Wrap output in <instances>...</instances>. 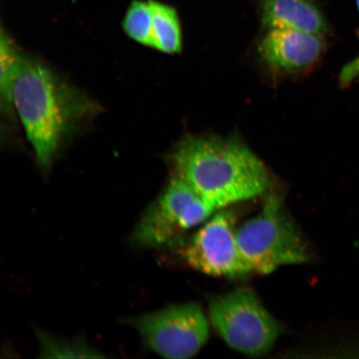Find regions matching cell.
<instances>
[{
  "instance_id": "1",
  "label": "cell",
  "mask_w": 359,
  "mask_h": 359,
  "mask_svg": "<svg viewBox=\"0 0 359 359\" xmlns=\"http://www.w3.org/2000/svg\"><path fill=\"white\" fill-rule=\"evenodd\" d=\"M12 97L36 160L45 170L67 137L97 109L79 89L25 53L17 62Z\"/></svg>"
},
{
  "instance_id": "2",
  "label": "cell",
  "mask_w": 359,
  "mask_h": 359,
  "mask_svg": "<svg viewBox=\"0 0 359 359\" xmlns=\"http://www.w3.org/2000/svg\"><path fill=\"white\" fill-rule=\"evenodd\" d=\"M172 161L176 175L215 210L255 198L267 189L262 161L231 139L187 137L174 150Z\"/></svg>"
},
{
  "instance_id": "3",
  "label": "cell",
  "mask_w": 359,
  "mask_h": 359,
  "mask_svg": "<svg viewBox=\"0 0 359 359\" xmlns=\"http://www.w3.org/2000/svg\"><path fill=\"white\" fill-rule=\"evenodd\" d=\"M236 240L252 271L263 275L311 259L306 242L286 213L280 196L267 197L259 214L237 228Z\"/></svg>"
},
{
  "instance_id": "4",
  "label": "cell",
  "mask_w": 359,
  "mask_h": 359,
  "mask_svg": "<svg viewBox=\"0 0 359 359\" xmlns=\"http://www.w3.org/2000/svg\"><path fill=\"white\" fill-rule=\"evenodd\" d=\"M209 318L228 346L250 357L271 351L282 332L280 322L246 288L210 299Z\"/></svg>"
},
{
  "instance_id": "5",
  "label": "cell",
  "mask_w": 359,
  "mask_h": 359,
  "mask_svg": "<svg viewBox=\"0 0 359 359\" xmlns=\"http://www.w3.org/2000/svg\"><path fill=\"white\" fill-rule=\"evenodd\" d=\"M177 175L158 198L148 206L135 227L131 241L139 248H156L173 243L191 229L217 212Z\"/></svg>"
},
{
  "instance_id": "6",
  "label": "cell",
  "mask_w": 359,
  "mask_h": 359,
  "mask_svg": "<svg viewBox=\"0 0 359 359\" xmlns=\"http://www.w3.org/2000/svg\"><path fill=\"white\" fill-rule=\"evenodd\" d=\"M145 346L170 359L194 357L209 339L208 318L198 304L172 305L130 320Z\"/></svg>"
},
{
  "instance_id": "7",
  "label": "cell",
  "mask_w": 359,
  "mask_h": 359,
  "mask_svg": "<svg viewBox=\"0 0 359 359\" xmlns=\"http://www.w3.org/2000/svg\"><path fill=\"white\" fill-rule=\"evenodd\" d=\"M236 226L231 210L214 214L182 249L188 266L215 277L239 278L253 272L238 246Z\"/></svg>"
},
{
  "instance_id": "8",
  "label": "cell",
  "mask_w": 359,
  "mask_h": 359,
  "mask_svg": "<svg viewBox=\"0 0 359 359\" xmlns=\"http://www.w3.org/2000/svg\"><path fill=\"white\" fill-rule=\"evenodd\" d=\"M323 36L291 29H269L260 43L259 52L273 69L295 72L307 69L325 50Z\"/></svg>"
},
{
  "instance_id": "9",
  "label": "cell",
  "mask_w": 359,
  "mask_h": 359,
  "mask_svg": "<svg viewBox=\"0 0 359 359\" xmlns=\"http://www.w3.org/2000/svg\"><path fill=\"white\" fill-rule=\"evenodd\" d=\"M262 20L269 29H291L325 35L324 15L311 0H264Z\"/></svg>"
},
{
  "instance_id": "10",
  "label": "cell",
  "mask_w": 359,
  "mask_h": 359,
  "mask_svg": "<svg viewBox=\"0 0 359 359\" xmlns=\"http://www.w3.org/2000/svg\"><path fill=\"white\" fill-rule=\"evenodd\" d=\"M149 1L154 21V48L168 55L181 53L182 35L177 12L168 4L156 0Z\"/></svg>"
},
{
  "instance_id": "11",
  "label": "cell",
  "mask_w": 359,
  "mask_h": 359,
  "mask_svg": "<svg viewBox=\"0 0 359 359\" xmlns=\"http://www.w3.org/2000/svg\"><path fill=\"white\" fill-rule=\"evenodd\" d=\"M123 28L135 42L154 48V21L149 0H133L126 12Z\"/></svg>"
},
{
  "instance_id": "12",
  "label": "cell",
  "mask_w": 359,
  "mask_h": 359,
  "mask_svg": "<svg viewBox=\"0 0 359 359\" xmlns=\"http://www.w3.org/2000/svg\"><path fill=\"white\" fill-rule=\"evenodd\" d=\"M20 52L18 50L13 40L8 35L1 33L0 41V93H1L2 109L6 110L7 116H13L15 114L12 97V88L15 79V69Z\"/></svg>"
},
{
  "instance_id": "13",
  "label": "cell",
  "mask_w": 359,
  "mask_h": 359,
  "mask_svg": "<svg viewBox=\"0 0 359 359\" xmlns=\"http://www.w3.org/2000/svg\"><path fill=\"white\" fill-rule=\"evenodd\" d=\"M358 8L359 11V0H356ZM348 74L351 76L352 78L356 79L359 76V57L352 62H350L346 67Z\"/></svg>"
}]
</instances>
